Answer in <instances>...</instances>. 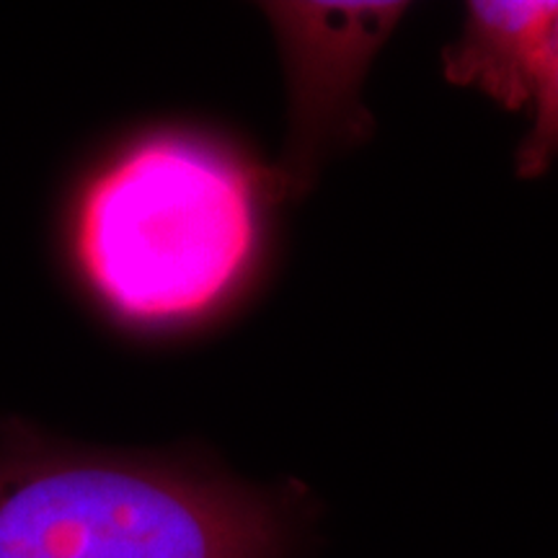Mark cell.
<instances>
[{
  "label": "cell",
  "instance_id": "1",
  "mask_svg": "<svg viewBox=\"0 0 558 558\" xmlns=\"http://www.w3.org/2000/svg\"><path fill=\"white\" fill-rule=\"evenodd\" d=\"M300 514L298 492L0 422V558H292Z\"/></svg>",
  "mask_w": 558,
  "mask_h": 558
},
{
  "label": "cell",
  "instance_id": "2",
  "mask_svg": "<svg viewBox=\"0 0 558 558\" xmlns=\"http://www.w3.org/2000/svg\"><path fill=\"white\" fill-rule=\"evenodd\" d=\"M259 241V177L205 137L153 135L117 153L75 199L70 254L111 316L197 318L233 292Z\"/></svg>",
  "mask_w": 558,
  "mask_h": 558
},
{
  "label": "cell",
  "instance_id": "3",
  "mask_svg": "<svg viewBox=\"0 0 558 558\" xmlns=\"http://www.w3.org/2000/svg\"><path fill=\"white\" fill-rule=\"evenodd\" d=\"M282 47L290 86V130L282 160L267 177L279 197H300L326 156L369 135L362 83L409 3L316 0L264 3Z\"/></svg>",
  "mask_w": 558,
  "mask_h": 558
},
{
  "label": "cell",
  "instance_id": "4",
  "mask_svg": "<svg viewBox=\"0 0 558 558\" xmlns=\"http://www.w3.org/2000/svg\"><path fill=\"white\" fill-rule=\"evenodd\" d=\"M445 78L530 117L518 150L522 179L548 171L558 145V5L554 0H473L456 45L442 52Z\"/></svg>",
  "mask_w": 558,
  "mask_h": 558
}]
</instances>
